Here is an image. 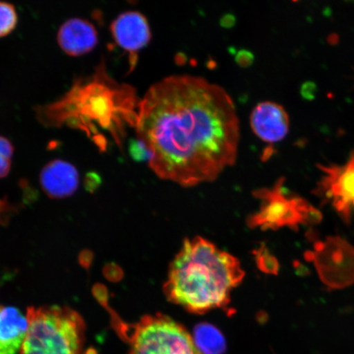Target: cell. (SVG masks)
<instances>
[{"mask_svg": "<svg viewBox=\"0 0 354 354\" xmlns=\"http://www.w3.org/2000/svg\"><path fill=\"white\" fill-rule=\"evenodd\" d=\"M137 140L159 178L184 187L215 180L236 163L240 121L232 97L205 78L172 75L140 100Z\"/></svg>", "mask_w": 354, "mask_h": 354, "instance_id": "1", "label": "cell"}, {"mask_svg": "<svg viewBox=\"0 0 354 354\" xmlns=\"http://www.w3.org/2000/svg\"><path fill=\"white\" fill-rule=\"evenodd\" d=\"M140 101L134 88L109 76L102 60L94 73L76 80L59 100L35 111L44 126L77 128L100 149H104L106 133L122 148L127 128L136 127Z\"/></svg>", "mask_w": 354, "mask_h": 354, "instance_id": "2", "label": "cell"}, {"mask_svg": "<svg viewBox=\"0 0 354 354\" xmlns=\"http://www.w3.org/2000/svg\"><path fill=\"white\" fill-rule=\"evenodd\" d=\"M243 277L236 257L197 236L184 242L171 263L163 289L170 302L189 313L203 314L227 307Z\"/></svg>", "mask_w": 354, "mask_h": 354, "instance_id": "3", "label": "cell"}, {"mask_svg": "<svg viewBox=\"0 0 354 354\" xmlns=\"http://www.w3.org/2000/svg\"><path fill=\"white\" fill-rule=\"evenodd\" d=\"M28 330L20 354H83L86 322L68 307L28 308Z\"/></svg>", "mask_w": 354, "mask_h": 354, "instance_id": "4", "label": "cell"}, {"mask_svg": "<svg viewBox=\"0 0 354 354\" xmlns=\"http://www.w3.org/2000/svg\"><path fill=\"white\" fill-rule=\"evenodd\" d=\"M108 302L106 299L101 304L107 308L113 329L128 345V354H202L193 336L169 317L157 313L128 323L110 308Z\"/></svg>", "mask_w": 354, "mask_h": 354, "instance_id": "5", "label": "cell"}, {"mask_svg": "<svg viewBox=\"0 0 354 354\" xmlns=\"http://www.w3.org/2000/svg\"><path fill=\"white\" fill-rule=\"evenodd\" d=\"M306 259L315 265L318 276L328 289L342 290L354 285V247L339 236L318 241Z\"/></svg>", "mask_w": 354, "mask_h": 354, "instance_id": "6", "label": "cell"}, {"mask_svg": "<svg viewBox=\"0 0 354 354\" xmlns=\"http://www.w3.org/2000/svg\"><path fill=\"white\" fill-rule=\"evenodd\" d=\"M322 176L314 194L333 207L345 224L351 225L354 214V150L343 165H319Z\"/></svg>", "mask_w": 354, "mask_h": 354, "instance_id": "7", "label": "cell"}, {"mask_svg": "<svg viewBox=\"0 0 354 354\" xmlns=\"http://www.w3.org/2000/svg\"><path fill=\"white\" fill-rule=\"evenodd\" d=\"M284 179L278 180L272 189L261 192L260 197L268 203L257 216L256 223L268 225L270 227L289 225L298 229L299 224H306L312 205L300 197H287L284 192Z\"/></svg>", "mask_w": 354, "mask_h": 354, "instance_id": "8", "label": "cell"}, {"mask_svg": "<svg viewBox=\"0 0 354 354\" xmlns=\"http://www.w3.org/2000/svg\"><path fill=\"white\" fill-rule=\"evenodd\" d=\"M110 30L114 41L129 53L133 68L136 63V53L147 46L151 39V30L147 19L138 11H127L113 20Z\"/></svg>", "mask_w": 354, "mask_h": 354, "instance_id": "9", "label": "cell"}, {"mask_svg": "<svg viewBox=\"0 0 354 354\" xmlns=\"http://www.w3.org/2000/svg\"><path fill=\"white\" fill-rule=\"evenodd\" d=\"M250 126L256 136L263 142L276 144L284 140L289 132V115L276 102H261L252 111Z\"/></svg>", "mask_w": 354, "mask_h": 354, "instance_id": "10", "label": "cell"}, {"mask_svg": "<svg viewBox=\"0 0 354 354\" xmlns=\"http://www.w3.org/2000/svg\"><path fill=\"white\" fill-rule=\"evenodd\" d=\"M39 183L44 193L50 198L72 196L79 187L78 171L72 163L55 159L43 167Z\"/></svg>", "mask_w": 354, "mask_h": 354, "instance_id": "11", "label": "cell"}, {"mask_svg": "<svg viewBox=\"0 0 354 354\" xmlns=\"http://www.w3.org/2000/svg\"><path fill=\"white\" fill-rule=\"evenodd\" d=\"M57 39L66 55L81 56L94 50L98 44V32L91 21L75 17L61 25Z\"/></svg>", "mask_w": 354, "mask_h": 354, "instance_id": "12", "label": "cell"}, {"mask_svg": "<svg viewBox=\"0 0 354 354\" xmlns=\"http://www.w3.org/2000/svg\"><path fill=\"white\" fill-rule=\"evenodd\" d=\"M28 330V317L15 307L0 305V354L20 353Z\"/></svg>", "mask_w": 354, "mask_h": 354, "instance_id": "13", "label": "cell"}, {"mask_svg": "<svg viewBox=\"0 0 354 354\" xmlns=\"http://www.w3.org/2000/svg\"><path fill=\"white\" fill-rule=\"evenodd\" d=\"M193 339L202 354H223L227 348L223 334L216 327L206 323L196 326Z\"/></svg>", "mask_w": 354, "mask_h": 354, "instance_id": "14", "label": "cell"}, {"mask_svg": "<svg viewBox=\"0 0 354 354\" xmlns=\"http://www.w3.org/2000/svg\"><path fill=\"white\" fill-rule=\"evenodd\" d=\"M17 24L15 7L12 3L0 1V37L11 33Z\"/></svg>", "mask_w": 354, "mask_h": 354, "instance_id": "15", "label": "cell"}, {"mask_svg": "<svg viewBox=\"0 0 354 354\" xmlns=\"http://www.w3.org/2000/svg\"><path fill=\"white\" fill-rule=\"evenodd\" d=\"M15 147L10 140L0 136V178L10 174Z\"/></svg>", "mask_w": 354, "mask_h": 354, "instance_id": "16", "label": "cell"}, {"mask_svg": "<svg viewBox=\"0 0 354 354\" xmlns=\"http://www.w3.org/2000/svg\"><path fill=\"white\" fill-rule=\"evenodd\" d=\"M19 209L20 206L12 205L6 198H0V225H8L12 215L17 214Z\"/></svg>", "mask_w": 354, "mask_h": 354, "instance_id": "17", "label": "cell"}, {"mask_svg": "<svg viewBox=\"0 0 354 354\" xmlns=\"http://www.w3.org/2000/svg\"><path fill=\"white\" fill-rule=\"evenodd\" d=\"M131 157L136 161L149 160V154L144 145L138 140H132L130 145Z\"/></svg>", "mask_w": 354, "mask_h": 354, "instance_id": "18", "label": "cell"}, {"mask_svg": "<svg viewBox=\"0 0 354 354\" xmlns=\"http://www.w3.org/2000/svg\"><path fill=\"white\" fill-rule=\"evenodd\" d=\"M317 92L316 84L311 82H305L301 87V95L305 100H312L315 99Z\"/></svg>", "mask_w": 354, "mask_h": 354, "instance_id": "19", "label": "cell"}, {"mask_svg": "<svg viewBox=\"0 0 354 354\" xmlns=\"http://www.w3.org/2000/svg\"><path fill=\"white\" fill-rule=\"evenodd\" d=\"M236 59L239 65L245 68V66H249L253 63L254 56L249 51L241 50L237 53Z\"/></svg>", "mask_w": 354, "mask_h": 354, "instance_id": "20", "label": "cell"}, {"mask_svg": "<svg viewBox=\"0 0 354 354\" xmlns=\"http://www.w3.org/2000/svg\"><path fill=\"white\" fill-rule=\"evenodd\" d=\"M120 272V269H118L117 266L113 264H109L106 267L104 270L105 277L109 279L110 281L119 280V278L117 275H115L114 272Z\"/></svg>", "mask_w": 354, "mask_h": 354, "instance_id": "21", "label": "cell"}, {"mask_svg": "<svg viewBox=\"0 0 354 354\" xmlns=\"http://www.w3.org/2000/svg\"><path fill=\"white\" fill-rule=\"evenodd\" d=\"M92 259L91 252L88 250L83 251L81 255H80V263H81L84 268H88L91 264Z\"/></svg>", "mask_w": 354, "mask_h": 354, "instance_id": "22", "label": "cell"}, {"mask_svg": "<svg viewBox=\"0 0 354 354\" xmlns=\"http://www.w3.org/2000/svg\"><path fill=\"white\" fill-rule=\"evenodd\" d=\"M223 21V25L224 26H227V28H229V26L233 25L234 19L232 15H227L223 17V21Z\"/></svg>", "mask_w": 354, "mask_h": 354, "instance_id": "23", "label": "cell"}]
</instances>
